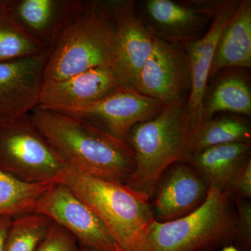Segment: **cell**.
Returning a JSON list of instances; mask_svg holds the SVG:
<instances>
[{
	"instance_id": "6da1fadb",
	"label": "cell",
	"mask_w": 251,
	"mask_h": 251,
	"mask_svg": "<svg viewBox=\"0 0 251 251\" xmlns=\"http://www.w3.org/2000/svg\"><path fill=\"white\" fill-rule=\"evenodd\" d=\"M29 117L69 168L126 185L135 168L134 153L126 140L80 117L55 110L36 106Z\"/></svg>"
},
{
	"instance_id": "7a4b0ae2",
	"label": "cell",
	"mask_w": 251,
	"mask_h": 251,
	"mask_svg": "<svg viewBox=\"0 0 251 251\" xmlns=\"http://www.w3.org/2000/svg\"><path fill=\"white\" fill-rule=\"evenodd\" d=\"M189 135L186 104L166 105L135 125L126 138L135 158L134 171L126 186L151 201L167 170L191 156Z\"/></svg>"
},
{
	"instance_id": "3957f363",
	"label": "cell",
	"mask_w": 251,
	"mask_h": 251,
	"mask_svg": "<svg viewBox=\"0 0 251 251\" xmlns=\"http://www.w3.org/2000/svg\"><path fill=\"white\" fill-rule=\"evenodd\" d=\"M116 25L108 1H85L50 49L44 81L60 80L97 67H110Z\"/></svg>"
},
{
	"instance_id": "277c9868",
	"label": "cell",
	"mask_w": 251,
	"mask_h": 251,
	"mask_svg": "<svg viewBox=\"0 0 251 251\" xmlns=\"http://www.w3.org/2000/svg\"><path fill=\"white\" fill-rule=\"evenodd\" d=\"M100 218L120 251H143L153 219L150 201L126 185L98 179L68 168L57 179Z\"/></svg>"
},
{
	"instance_id": "5b68a950",
	"label": "cell",
	"mask_w": 251,
	"mask_h": 251,
	"mask_svg": "<svg viewBox=\"0 0 251 251\" xmlns=\"http://www.w3.org/2000/svg\"><path fill=\"white\" fill-rule=\"evenodd\" d=\"M235 208L228 189L210 186L205 201L180 219L149 226L142 251H215L233 244Z\"/></svg>"
},
{
	"instance_id": "8992f818",
	"label": "cell",
	"mask_w": 251,
	"mask_h": 251,
	"mask_svg": "<svg viewBox=\"0 0 251 251\" xmlns=\"http://www.w3.org/2000/svg\"><path fill=\"white\" fill-rule=\"evenodd\" d=\"M29 115L0 120V170L29 183L57 182L69 168Z\"/></svg>"
},
{
	"instance_id": "52a82bcc",
	"label": "cell",
	"mask_w": 251,
	"mask_h": 251,
	"mask_svg": "<svg viewBox=\"0 0 251 251\" xmlns=\"http://www.w3.org/2000/svg\"><path fill=\"white\" fill-rule=\"evenodd\" d=\"M34 212L48 216L67 229L80 247L98 251H120L93 209L62 183L54 182L44 191Z\"/></svg>"
},
{
	"instance_id": "ba28073f",
	"label": "cell",
	"mask_w": 251,
	"mask_h": 251,
	"mask_svg": "<svg viewBox=\"0 0 251 251\" xmlns=\"http://www.w3.org/2000/svg\"><path fill=\"white\" fill-rule=\"evenodd\" d=\"M185 46L154 37L152 50L140 73L136 92L166 105L186 104L191 92Z\"/></svg>"
},
{
	"instance_id": "9c48e42d",
	"label": "cell",
	"mask_w": 251,
	"mask_h": 251,
	"mask_svg": "<svg viewBox=\"0 0 251 251\" xmlns=\"http://www.w3.org/2000/svg\"><path fill=\"white\" fill-rule=\"evenodd\" d=\"M116 25V40L110 70L120 88L136 91L142 68L152 50L154 36L130 0L108 1Z\"/></svg>"
},
{
	"instance_id": "30bf717a",
	"label": "cell",
	"mask_w": 251,
	"mask_h": 251,
	"mask_svg": "<svg viewBox=\"0 0 251 251\" xmlns=\"http://www.w3.org/2000/svg\"><path fill=\"white\" fill-rule=\"evenodd\" d=\"M220 2L148 0L144 3L145 18L141 19L154 37L185 46L201 37Z\"/></svg>"
},
{
	"instance_id": "8fae6325",
	"label": "cell",
	"mask_w": 251,
	"mask_h": 251,
	"mask_svg": "<svg viewBox=\"0 0 251 251\" xmlns=\"http://www.w3.org/2000/svg\"><path fill=\"white\" fill-rule=\"evenodd\" d=\"M50 49L27 58L0 62V120L29 115L38 106Z\"/></svg>"
},
{
	"instance_id": "7c38bea8",
	"label": "cell",
	"mask_w": 251,
	"mask_h": 251,
	"mask_svg": "<svg viewBox=\"0 0 251 251\" xmlns=\"http://www.w3.org/2000/svg\"><path fill=\"white\" fill-rule=\"evenodd\" d=\"M239 3L236 0L221 1L208 30L196 40L185 45L191 77V92L186 105L190 133L203 122V105L216 46Z\"/></svg>"
},
{
	"instance_id": "4fadbf2b",
	"label": "cell",
	"mask_w": 251,
	"mask_h": 251,
	"mask_svg": "<svg viewBox=\"0 0 251 251\" xmlns=\"http://www.w3.org/2000/svg\"><path fill=\"white\" fill-rule=\"evenodd\" d=\"M163 108L160 102L136 91L120 88L89 106L63 113L80 117L119 139L126 140L135 125L154 116Z\"/></svg>"
},
{
	"instance_id": "5bb4252c",
	"label": "cell",
	"mask_w": 251,
	"mask_h": 251,
	"mask_svg": "<svg viewBox=\"0 0 251 251\" xmlns=\"http://www.w3.org/2000/svg\"><path fill=\"white\" fill-rule=\"evenodd\" d=\"M209 188L187 161L175 163L162 176L151 198L153 219L166 223L191 214L205 201Z\"/></svg>"
},
{
	"instance_id": "9a60e30c",
	"label": "cell",
	"mask_w": 251,
	"mask_h": 251,
	"mask_svg": "<svg viewBox=\"0 0 251 251\" xmlns=\"http://www.w3.org/2000/svg\"><path fill=\"white\" fill-rule=\"evenodd\" d=\"M120 88L110 68H94L63 80L44 81L38 106L62 112L75 111Z\"/></svg>"
},
{
	"instance_id": "2e32d148",
	"label": "cell",
	"mask_w": 251,
	"mask_h": 251,
	"mask_svg": "<svg viewBox=\"0 0 251 251\" xmlns=\"http://www.w3.org/2000/svg\"><path fill=\"white\" fill-rule=\"evenodd\" d=\"M85 2L81 0H4L6 14L46 48L53 46Z\"/></svg>"
},
{
	"instance_id": "e0dca14e",
	"label": "cell",
	"mask_w": 251,
	"mask_h": 251,
	"mask_svg": "<svg viewBox=\"0 0 251 251\" xmlns=\"http://www.w3.org/2000/svg\"><path fill=\"white\" fill-rule=\"evenodd\" d=\"M251 67V1H239L237 9L220 36L210 77L225 69Z\"/></svg>"
},
{
	"instance_id": "ac0fdd59",
	"label": "cell",
	"mask_w": 251,
	"mask_h": 251,
	"mask_svg": "<svg viewBox=\"0 0 251 251\" xmlns=\"http://www.w3.org/2000/svg\"><path fill=\"white\" fill-rule=\"evenodd\" d=\"M251 145L247 142L211 147L192 153L187 162L209 187L226 190L250 156Z\"/></svg>"
},
{
	"instance_id": "d6986e66",
	"label": "cell",
	"mask_w": 251,
	"mask_h": 251,
	"mask_svg": "<svg viewBox=\"0 0 251 251\" xmlns=\"http://www.w3.org/2000/svg\"><path fill=\"white\" fill-rule=\"evenodd\" d=\"M223 112L251 116V88L247 78L243 75L231 74L221 77L207 98L204 99L203 122Z\"/></svg>"
},
{
	"instance_id": "ffe728a7",
	"label": "cell",
	"mask_w": 251,
	"mask_h": 251,
	"mask_svg": "<svg viewBox=\"0 0 251 251\" xmlns=\"http://www.w3.org/2000/svg\"><path fill=\"white\" fill-rule=\"evenodd\" d=\"M250 125L241 117L227 116L202 122L190 133V154L226 144L251 142Z\"/></svg>"
},
{
	"instance_id": "44dd1931",
	"label": "cell",
	"mask_w": 251,
	"mask_h": 251,
	"mask_svg": "<svg viewBox=\"0 0 251 251\" xmlns=\"http://www.w3.org/2000/svg\"><path fill=\"white\" fill-rule=\"evenodd\" d=\"M53 183L26 182L0 170V216L34 212L38 199Z\"/></svg>"
},
{
	"instance_id": "7402d4cb",
	"label": "cell",
	"mask_w": 251,
	"mask_h": 251,
	"mask_svg": "<svg viewBox=\"0 0 251 251\" xmlns=\"http://www.w3.org/2000/svg\"><path fill=\"white\" fill-rule=\"evenodd\" d=\"M53 223L48 216L35 212L13 218L4 251H36L47 237Z\"/></svg>"
},
{
	"instance_id": "603a6c76",
	"label": "cell",
	"mask_w": 251,
	"mask_h": 251,
	"mask_svg": "<svg viewBox=\"0 0 251 251\" xmlns=\"http://www.w3.org/2000/svg\"><path fill=\"white\" fill-rule=\"evenodd\" d=\"M48 49L20 27L6 11L0 16V62L27 58Z\"/></svg>"
},
{
	"instance_id": "cb8c5ba5",
	"label": "cell",
	"mask_w": 251,
	"mask_h": 251,
	"mask_svg": "<svg viewBox=\"0 0 251 251\" xmlns=\"http://www.w3.org/2000/svg\"><path fill=\"white\" fill-rule=\"evenodd\" d=\"M235 208L233 245L239 251H251V204L248 200L233 196Z\"/></svg>"
},
{
	"instance_id": "d4e9b609",
	"label": "cell",
	"mask_w": 251,
	"mask_h": 251,
	"mask_svg": "<svg viewBox=\"0 0 251 251\" xmlns=\"http://www.w3.org/2000/svg\"><path fill=\"white\" fill-rule=\"evenodd\" d=\"M77 239L67 229L53 223L49 234L36 251H77Z\"/></svg>"
},
{
	"instance_id": "484cf974",
	"label": "cell",
	"mask_w": 251,
	"mask_h": 251,
	"mask_svg": "<svg viewBox=\"0 0 251 251\" xmlns=\"http://www.w3.org/2000/svg\"><path fill=\"white\" fill-rule=\"evenodd\" d=\"M227 189L232 196L249 200L251 198V156L247 158L234 176Z\"/></svg>"
},
{
	"instance_id": "4316f807",
	"label": "cell",
	"mask_w": 251,
	"mask_h": 251,
	"mask_svg": "<svg viewBox=\"0 0 251 251\" xmlns=\"http://www.w3.org/2000/svg\"><path fill=\"white\" fill-rule=\"evenodd\" d=\"M13 218L0 216V251H4L5 242Z\"/></svg>"
},
{
	"instance_id": "83f0119b",
	"label": "cell",
	"mask_w": 251,
	"mask_h": 251,
	"mask_svg": "<svg viewBox=\"0 0 251 251\" xmlns=\"http://www.w3.org/2000/svg\"><path fill=\"white\" fill-rule=\"evenodd\" d=\"M221 251H239L238 250L237 248L234 247L233 244H230V245L226 246V247L222 248Z\"/></svg>"
},
{
	"instance_id": "f1b7e54d",
	"label": "cell",
	"mask_w": 251,
	"mask_h": 251,
	"mask_svg": "<svg viewBox=\"0 0 251 251\" xmlns=\"http://www.w3.org/2000/svg\"><path fill=\"white\" fill-rule=\"evenodd\" d=\"M5 13L4 0H0V16Z\"/></svg>"
},
{
	"instance_id": "f546056e",
	"label": "cell",
	"mask_w": 251,
	"mask_h": 251,
	"mask_svg": "<svg viewBox=\"0 0 251 251\" xmlns=\"http://www.w3.org/2000/svg\"><path fill=\"white\" fill-rule=\"evenodd\" d=\"M77 251H98L93 250V249H88V248L80 247V246H79V248H78V249H77Z\"/></svg>"
}]
</instances>
